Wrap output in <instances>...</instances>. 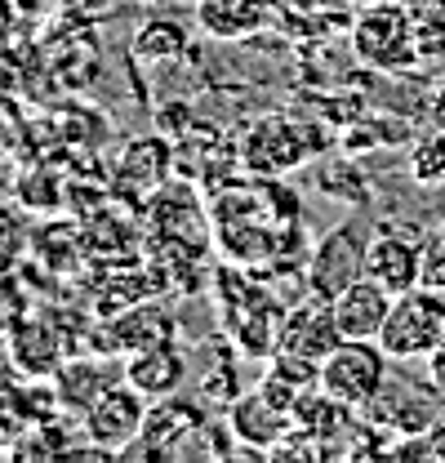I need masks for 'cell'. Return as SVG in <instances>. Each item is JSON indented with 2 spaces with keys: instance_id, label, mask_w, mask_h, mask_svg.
I'll return each mask as SVG.
<instances>
[{
  "instance_id": "cell-19",
  "label": "cell",
  "mask_w": 445,
  "mask_h": 463,
  "mask_svg": "<svg viewBox=\"0 0 445 463\" xmlns=\"http://www.w3.org/2000/svg\"><path fill=\"white\" fill-rule=\"evenodd\" d=\"M405 170H410V183H419V187H441L445 183V125H437L432 134H423L410 147Z\"/></svg>"
},
{
  "instance_id": "cell-23",
  "label": "cell",
  "mask_w": 445,
  "mask_h": 463,
  "mask_svg": "<svg viewBox=\"0 0 445 463\" xmlns=\"http://www.w3.org/2000/svg\"><path fill=\"white\" fill-rule=\"evenodd\" d=\"M432 116H437V125H445V80L437 90V99H432Z\"/></svg>"
},
{
  "instance_id": "cell-2",
  "label": "cell",
  "mask_w": 445,
  "mask_h": 463,
  "mask_svg": "<svg viewBox=\"0 0 445 463\" xmlns=\"http://www.w3.org/2000/svg\"><path fill=\"white\" fill-rule=\"evenodd\" d=\"M379 344L392 361H428L445 344V289L414 286L396 294Z\"/></svg>"
},
{
  "instance_id": "cell-5",
  "label": "cell",
  "mask_w": 445,
  "mask_h": 463,
  "mask_svg": "<svg viewBox=\"0 0 445 463\" xmlns=\"http://www.w3.org/2000/svg\"><path fill=\"white\" fill-rule=\"evenodd\" d=\"M374 428H383L392 437H423L437 419L445 414V397L437 392V383H419V379H401L388 374V383L379 388V397L361 410Z\"/></svg>"
},
{
  "instance_id": "cell-24",
  "label": "cell",
  "mask_w": 445,
  "mask_h": 463,
  "mask_svg": "<svg viewBox=\"0 0 445 463\" xmlns=\"http://www.w3.org/2000/svg\"><path fill=\"white\" fill-rule=\"evenodd\" d=\"M437 210H441V219H445V183L437 187Z\"/></svg>"
},
{
  "instance_id": "cell-7",
  "label": "cell",
  "mask_w": 445,
  "mask_h": 463,
  "mask_svg": "<svg viewBox=\"0 0 445 463\" xmlns=\"http://www.w3.org/2000/svg\"><path fill=\"white\" fill-rule=\"evenodd\" d=\"M236 281V277H232ZM280 321H285V307L268 289L245 286L236 281L232 289V303H222V335L241 352L250 356H272L280 347Z\"/></svg>"
},
{
  "instance_id": "cell-21",
  "label": "cell",
  "mask_w": 445,
  "mask_h": 463,
  "mask_svg": "<svg viewBox=\"0 0 445 463\" xmlns=\"http://www.w3.org/2000/svg\"><path fill=\"white\" fill-rule=\"evenodd\" d=\"M423 286L445 289V219L423 232Z\"/></svg>"
},
{
  "instance_id": "cell-9",
  "label": "cell",
  "mask_w": 445,
  "mask_h": 463,
  "mask_svg": "<svg viewBox=\"0 0 445 463\" xmlns=\"http://www.w3.org/2000/svg\"><path fill=\"white\" fill-rule=\"evenodd\" d=\"M143 419H147V397L134 388V383H111L99 402L80 414V428H85V441L108 450V455H125L138 432H143Z\"/></svg>"
},
{
  "instance_id": "cell-14",
  "label": "cell",
  "mask_w": 445,
  "mask_h": 463,
  "mask_svg": "<svg viewBox=\"0 0 445 463\" xmlns=\"http://www.w3.org/2000/svg\"><path fill=\"white\" fill-rule=\"evenodd\" d=\"M125 383H134L147 402L174 397V392L187 383V356L178 352L174 339L143 347V352H129V361H125Z\"/></svg>"
},
{
  "instance_id": "cell-8",
  "label": "cell",
  "mask_w": 445,
  "mask_h": 463,
  "mask_svg": "<svg viewBox=\"0 0 445 463\" xmlns=\"http://www.w3.org/2000/svg\"><path fill=\"white\" fill-rule=\"evenodd\" d=\"M365 245H370V236H361L356 223H343V228L326 232L317 241V250L308 254V263H303V286H308V294L334 298L352 281H361L365 277Z\"/></svg>"
},
{
  "instance_id": "cell-10",
  "label": "cell",
  "mask_w": 445,
  "mask_h": 463,
  "mask_svg": "<svg viewBox=\"0 0 445 463\" xmlns=\"http://www.w3.org/2000/svg\"><path fill=\"white\" fill-rule=\"evenodd\" d=\"M205 405H196L192 397H161V402L147 405V419H143V432L138 441L125 450V455H178L192 437H201L205 428Z\"/></svg>"
},
{
  "instance_id": "cell-16",
  "label": "cell",
  "mask_w": 445,
  "mask_h": 463,
  "mask_svg": "<svg viewBox=\"0 0 445 463\" xmlns=\"http://www.w3.org/2000/svg\"><path fill=\"white\" fill-rule=\"evenodd\" d=\"M120 379H125V365H111L103 356L67 361V365H58V405L71 410V414H85Z\"/></svg>"
},
{
  "instance_id": "cell-4",
  "label": "cell",
  "mask_w": 445,
  "mask_h": 463,
  "mask_svg": "<svg viewBox=\"0 0 445 463\" xmlns=\"http://www.w3.org/2000/svg\"><path fill=\"white\" fill-rule=\"evenodd\" d=\"M312 152H317V129L303 125V120H289V116H263V120H254L250 134L236 147L241 165L250 174H263V178L298 170Z\"/></svg>"
},
{
  "instance_id": "cell-13",
  "label": "cell",
  "mask_w": 445,
  "mask_h": 463,
  "mask_svg": "<svg viewBox=\"0 0 445 463\" xmlns=\"http://www.w3.org/2000/svg\"><path fill=\"white\" fill-rule=\"evenodd\" d=\"M392 294L388 286H379L374 277H361L343 294H334V321H338V335L343 339H379L383 335V321L392 312Z\"/></svg>"
},
{
  "instance_id": "cell-12",
  "label": "cell",
  "mask_w": 445,
  "mask_h": 463,
  "mask_svg": "<svg viewBox=\"0 0 445 463\" xmlns=\"http://www.w3.org/2000/svg\"><path fill=\"white\" fill-rule=\"evenodd\" d=\"M343 335H338V321H334V298L321 294H308L303 303L285 307V321H280V347L277 352H294V356H308V361H326Z\"/></svg>"
},
{
  "instance_id": "cell-11",
  "label": "cell",
  "mask_w": 445,
  "mask_h": 463,
  "mask_svg": "<svg viewBox=\"0 0 445 463\" xmlns=\"http://www.w3.org/2000/svg\"><path fill=\"white\" fill-rule=\"evenodd\" d=\"M365 277H374L392 294L423 286V236L401 228H379L365 245Z\"/></svg>"
},
{
  "instance_id": "cell-18",
  "label": "cell",
  "mask_w": 445,
  "mask_h": 463,
  "mask_svg": "<svg viewBox=\"0 0 445 463\" xmlns=\"http://www.w3.org/2000/svg\"><path fill=\"white\" fill-rule=\"evenodd\" d=\"M174 165V147H169L166 138H138V143H129V152H125V161H120V178H134V183H156L161 187V174Z\"/></svg>"
},
{
  "instance_id": "cell-20",
  "label": "cell",
  "mask_w": 445,
  "mask_h": 463,
  "mask_svg": "<svg viewBox=\"0 0 445 463\" xmlns=\"http://www.w3.org/2000/svg\"><path fill=\"white\" fill-rule=\"evenodd\" d=\"M187 50V32L169 18H156V23H143L138 36H134V54L138 58H178Z\"/></svg>"
},
{
  "instance_id": "cell-22",
  "label": "cell",
  "mask_w": 445,
  "mask_h": 463,
  "mask_svg": "<svg viewBox=\"0 0 445 463\" xmlns=\"http://www.w3.org/2000/svg\"><path fill=\"white\" fill-rule=\"evenodd\" d=\"M423 365H428V379L437 383V392H441V397H445V344L437 347V352H432V356H428Z\"/></svg>"
},
{
  "instance_id": "cell-17",
  "label": "cell",
  "mask_w": 445,
  "mask_h": 463,
  "mask_svg": "<svg viewBox=\"0 0 445 463\" xmlns=\"http://www.w3.org/2000/svg\"><path fill=\"white\" fill-rule=\"evenodd\" d=\"M196 23L219 41H245L268 23V0H196Z\"/></svg>"
},
{
  "instance_id": "cell-15",
  "label": "cell",
  "mask_w": 445,
  "mask_h": 463,
  "mask_svg": "<svg viewBox=\"0 0 445 463\" xmlns=\"http://www.w3.org/2000/svg\"><path fill=\"white\" fill-rule=\"evenodd\" d=\"M166 339H174V321L156 303L125 307L120 317H111L108 326L94 335L99 352H125V356L129 352H143V347H152V344H166Z\"/></svg>"
},
{
  "instance_id": "cell-6",
  "label": "cell",
  "mask_w": 445,
  "mask_h": 463,
  "mask_svg": "<svg viewBox=\"0 0 445 463\" xmlns=\"http://www.w3.org/2000/svg\"><path fill=\"white\" fill-rule=\"evenodd\" d=\"M352 50L361 62L370 67H410L419 54V36H414V23L401 5H370L361 9V18L352 23Z\"/></svg>"
},
{
  "instance_id": "cell-3",
  "label": "cell",
  "mask_w": 445,
  "mask_h": 463,
  "mask_svg": "<svg viewBox=\"0 0 445 463\" xmlns=\"http://www.w3.org/2000/svg\"><path fill=\"white\" fill-rule=\"evenodd\" d=\"M308 388H294L285 379H263V388L254 392H241L236 402L227 405V423L236 432L241 446L259 450V455H272L280 441L294 432V405Z\"/></svg>"
},
{
  "instance_id": "cell-1",
  "label": "cell",
  "mask_w": 445,
  "mask_h": 463,
  "mask_svg": "<svg viewBox=\"0 0 445 463\" xmlns=\"http://www.w3.org/2000/svg\"><path fill=\"white\" fill-rule=\"evenodd\" d=\"M392 361L383 344L379 339H338L334 352L321 361V379H317V388L334 397L338 405H347V410H365V405L379 397V388L388 383L392 374Z\"/></svg>"
}]
</instances>
